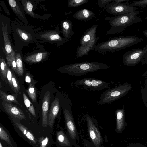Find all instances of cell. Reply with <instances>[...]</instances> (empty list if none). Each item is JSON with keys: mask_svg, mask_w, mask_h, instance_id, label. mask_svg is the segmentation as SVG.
<instances>
[{"mask_svg": "<svg viewBox=\"0 0 147 147\" xmlns=\"http://www.w3.org/2000/svg\"><path fill=\"white\" fill-rule=\"evenodd\" d=\"M143 40L137 36H121L115 37L96 45L92 49L100 53L114 52L130 47Z\"/></svg>", "mask_w": 147, "mask_h": 147, "instance_id": "cell-1", "label": "cell"}, {"mask_svg": "<svg viewBox=\"0 0 147 147\" xmlns=\"http://www.w3.org/2000/svg\"><path fill=\"white\" fill-rule=\"evenodd\" d=\"M25 80L26 82L30 83L33 81L32 76L29 73H27L26 74L25 77Z\"/></svg>", "mask_w": 147, "mask_h": 147, "instance_id": "cell-40", "label": "cell"}, {"mask_svg": "<svg viewBox=\"0 0 147 147\" xmlns=\"http://www.w3.org/2000/svg\"><path fill=\"white\" fill-rule=\"evenodd\" d=\"M145 20H147V17H145Z\"/></svg>", "mask_w": 147, "mask_h": 147, "instance_id": "cell-44", "label": "cell"}, {"mask_svg": "<svg viewBox=\"0 0 147 147\" xmlns=\"http://www.w3.org/2000/svg\"><path fill=\"white\" fill-rule=\"evenodd\" d=\"M109 68L107 65L101 62H84L65 65L60 68L59 71L70 75L80 76Z\"/></svg>", "mask_w": 147, "mask_h": 147, "instance_id": "cell-3", "label": "cell"}, {"mask_svg": "<svg viewBox=\"0 0 147 147\" xmlns=\"http://www.w3.org/2000/svg\"><path fill=\"white\" fill-rule=\"evenodd\" d=\"M128 2L121 3H108L105 8L109 14L115 16L127 14L132 12L138 8L130 6Z\"/></svg>", "mask_w": 147, "mask_h": 147, "instance_id": "cell-8", "label": "cell"}, {"mask_svg": "<svg viewBox=\"0 0 147 147\" xmlns=\"http://www.w3.org/2000/svg\"><path fill=\"white\" fill-rule=\"evenodd\" d=\"M72 107V102L70 97L67 96L66 105L63 108L66 127L68 136L72 140L74 147H79V137L73 115Z\"/></svg>", "mask_w": 147, "mask_h": 147, "instance_id": "cell-4", "label": "cell"}, {"mask_svg": "<svg viewBox=\"0 0 147 147\" xmlns=\"http://www.w3.org/2000/svg\"><path fill=\"white\" fill-rule=\"evenodd\" d=\"M57 140L58 142L65 147H74L72 140L69 136H66L62 130L58 131L57 134Z\"/></svg>", "mask_w": 147, "mask_h": 147, "instance_id": "cell-20", "label": "cell"}, {"mask_svg": "<svg viewBox=\"0 0 147 147\" xmlns=\"http://www.w3.org/2000/svg\"><path fill=\"white\" fill-rule=\"evenodd\" d=\"M145 51L144 47L142 49H134L128 51L123 55V64L127 66H134L140 61Z\"/></svg>", "mask_w": 147, "mask_h": 147, "instance_id": "cell-9", "label": "cell"}, {"mask_svg": "<svg viewBox=\"0 0 147 147\" xmlns=\"http://www.w3.org/2000/svg\"><path fill=\"white\" fill-rule=\"evenodd\" d=\"M0 72L4 78L6 79L8 68L6 63L3 58L0 59Z\"/></svg>", "mask_w": 147, "mask_h": 147, "instance_id": "cell-32", "label": "cell"}, {"mask_svg": "<svg viewBox=\"0 0 147 147\" xmlns=\"http://www.w3.org/2000/svg\"><path fill=\"white\" fill-rule=\"evenodd\" d=\"M59 99L56 98L52 103L48 117V125L52 128L55 119L58 114L60 109Z\"/></svg>", "mask_w": 147, "mask_h": 147, "instance_id": "cell-13", "label": "cell"}, {"mask_svg": "<svg viewBox=\"0 0 147 147\" xmlns=\"http://www.w3.org/2000/svg\"><path fill=\"white\" fill-rule=\"evenodd\" d=\"M11 118L14 124L23 134L33 143L36 144V141L33 134L21 123L18 119L12 116H11Z\"/></svg>", "mask_w": 147, "mask_h": 147, "instance_id": "cell-19", "label": "cell"}, {"mask_svg": "<svg viewBox=\"0 0 147 147\" xmlns=\"http://www.w3.org/2000/svg\"><path fill=\"white\" fill-rule=\"evenodd\" d=\"M16 73L19 76L22 75L24 72L23 66L21 56L19 53L16 55Z\"/></svg>", "mask_w": 147, "mask_h": 147, "instance_id": "cell-27", "label": "cell"}, {"mask_svg": "<svg viewBox=\"0 0 147 147\" xmlns=\"http://www.w3.org/2000/svg\"><path fill=\"white\" fill-rule=\"evenodd\" d=\"M12 72L8 68L7 73V82L11 89H13V85L12 84Z\"/></svg>", "mask_w": 147, "mask_h": 147, "instance_id": "cell-35", "label": "cell"}, {"mask_svg": "<svg viewBox=\"0 0 147 147\" xmlns=\"http://www.w3.org/2000/svg\"><path fill=\"white\" fill-rule=\"evenodd\" d=\"M98 24L93 25L88 29L82 36L80 41V47L83 46L90 42L96 36V33Z\"/></svg>", "mask_w": 147, "mask_h": 147, "instance_id": "cell-11", "label": "cell"}, {"mask_svg": "<svg viewBox=\"0 0 147 147\" xmlns=\"http://www.w3.org/2000/svg\"><path fill=\"white\" fill-rule=\"evenodd\" d=\"M89 0H68L67 5L68 7H76L87 3Z\"/></svg>", "mask_w": 147, "mask_h": 147, "instance_id": "cell-30", "label": "cell"}, {"mask_svg": "<svg viewBox=\"0 0 147 147\" xmlns=\"http://www.w3.org/2000/svg\"><path fill=\"white\" fill-rule=\"evenodd\" d=\"M0 147H3V146L1 142H0Z\"/></svg>", "mask_w": 147, "mask_h": 147, "instance_id": "cell-43", "label": "cell"}, {"mask_svg": "<svg viewBox=\"0 0 147 147\" xmlns=\"http://www.w3.org/2000/svg\"><path fill=\"white\" fill-rule=\"evenodd\" d=\"M113 1V0H98V5L99 7L105 8L108 3H112Z\"/></svg>", "mask_w": 147, "mask_h": 147, "instance_id": "cell-36", "label": "cell"}, {"mask_svg": "<svg viewBox=\"0 0 147 147\" xmlns=\"http://www.w3.org/2000/svg\"><path fill=\"white\" fill-rule=\"evenodd\" d=\"M22 1L24 9L27 13L31 16L34 17L35 15L32 11V4L29 1L22 0Z\"/></svg>", "mask_w": 147, "mask_h": 147, "instance_id": "cell-29", "label": "cell"}, {"mask_svg": "<svg viewBox=\"0 0 147 147\" xmlns=\"http://www.w3.org/2000/svg\"><path fill=\"white\" fill-rule=\"evenodd\" d=\"M2 104L4 109L11 116L18 119L21 120H23L26 119V117L23 112L17 106L4 101Z\"/></svg>", "mask_w": 147, "mask_h": 147, "instance_id": "cell-10", "label": "cell"}, {"mask_svg": "<svg viewBox=\"0 0 147 147\" xmlns=\"http://www.w3.org/2000/svg\"><path fill=\"white\" fill-rule=\"evenodd\" d=\"M34 81L30 83L27 90V92L29 96L33 102H36L37 99L36 89L35 86Z\"/></svg>", "mask_w": 147, "mask_h": 147, "instance_id": "cell-25", "label": "cell"}, {"mask_svg": "<svg viewBox=\"0 0 147 147\" xmlns=\"http://www.w3.org/2000/svg\"><path fill=\"white\" fill-rule=\"evenodd\" d=\"M41 36L42 38L49 40L57 42L60 45L69 41L68 39L62 38L57 32H46L42 35Z\"/></svg>", "mask_w": 147, "mask_h": 147, "instance_id": "cell-18", "label": "cell"}, {"mask_svg": "<svg viewBox=\"0 0 147 147\" xmlns=\"http://www.w3.org/2000/svg\"><path fill=\"white\" fill-rule=\"evenodd\" d=\"M17 31L19 36L23 39L27 40L29 39V36L21 29L18 28L17 29Z\"/></svg>", "mask_w": 147, "mask_h": 147, "instance_id": "cell-37", "label": "cell"}, {"mask_svg": "<svg viewBox=\"0 0 147 147\" xmlns=\"http://www.w3.org/2000/svg\"><path fill=\"white\" fill-rule=\"evenodd\" d=\"M0 97L1 99L4 101L10 103L13 102L18 105H20V103L16 98V96L14 95H9L0 90Z\"/></svg>", "mask_w": 147, "mask_h": 147, "instance_id": "cell-24", "label": "cell"}, {"mask_svg": "<svg viewBox=\"0 0 147 147\" xmlns=\"http://www.w3.org/2000/svg\"><path fill=\"white\" fill-rule=\"evenodd\" d=\"M131 88L130 84L125 83L109 88L102 92L97 103L103 105L112 103L125 96Z\"/></svg>", "mask_w": 147, "mask_h": 147, "instance_id": "cell-5", "label": "cell"}, {"mask_svg": "<svg viewBox=\"0 0 147 147\" xmlns=\"http://www.w3.org/2000/svg\"><path fill=\"white\" fill-rule=\"evenodd\" d=\"M88 127L89 136L95 147H103V140L98 128L96 119L89 115L84 116Z\"/></svg>", "mask_w": 147, "mask_h": 147, "instance_id": "cell-7", "label": "cell"}, {"mask_svg": "<svg viewBox=\"0 0 147 147\" xmlns=\"http://www.w3.org/2000/svg\"><path fill=\"white\" fill-rule=\"evenodd\" d=\"M129 5L133 7H147V0L135 1Z\"/></svg>", "mask_w": 147, "mask_h": 147, "instance_id": "cell-34", "label": "cell"}, {"mask_svg": "<svg viewBox=\"0 0 147 147\" xmlns=\"http://www.w3.org/2000/svg\"><path fill=\"white\" fill-rule=\"evenodd\" d=\"M23 96L24 104L28 109L34 117H35V110L32 104L24 92L23 93Z\"/></svg>", "mask_w": 147, "mask_h": 147, "instance_id": "cell-28", "label": "cell"}, {"mask_svg": "<svg viewBox=\"0 0 147 147\" xmlns=\"http://www.w3.org/2000/svg\"></svg>", "mask_w": 147, "mask_h": 147, "instance_id": "cell-45", "label": "cell"}, {"mask_svg": "<svg viewBox=\"0 0 147 147\" xmlns=\"http://www.w3.org/2000/svg\"><path fill=\"white\" fill-rule=\"evenodd\" d=\"M116 131L119 133H121L124 130L126 126L125 120L124 108V106L122 109H118L116 111Z\"/></svg>", "mask_w": 147, "mask_h": 147, "instance_id": "cell-14", "label": "cell"}, {"mask_svg": "<svg viewBox=\"0 0 147 147\" xmlns=\"http://www.w3.org/2000/svg\"><path fill=\"white\" fill-rule=\"evenodd\" d=\"M0 138L1 140L7 142L10 146H13L9 136L1 126H0Z\"/></svg>", "mask_w": 147, "mask_h": 147, "instance_id": "cell-31", "label": "cell"}, {"mask_svg": "<svg viewBox=\"0 0 147 147\" xmlns=\"http://www.w3.org/2000/svg\"><path fill=\"white\" fill-rule=\"evenodd\" d=\"M95 15V14L92 11L84 9L77 11L73 16L74 18L76 20L86 21L94 18Z\"/></svg>", "mask_w": 147, "mask_h": 147, "instance_id": "cell-16", "label": "cell"}, {"mask_svg": "<svg viewBox=\"0 0 147 147\" xmlns=\"http://www.w3.org/2000/svg\"><path fill=\"white\" fill-rule=\"evenodd\" d=\"M6 59L9 66L11 67L12 70L16 73V55L14 51L9 55L6 54Z\"/></svg>", "mask_w": 147, "mask_h": 147, "instance_id": "cell-26", "label": "cell"}, {"mask_svg": "<svg viewBox=\"0 0 147 147\" xmlns=\"http://www.w3.org/2000/svg\"><path fill=\"white\" fill-rule=\"evenodd\" d=\"M144 47L145 51L140 62L143 64H147V45Z\"/></svg>", "mask_w": 147, "mask_h": 147, "instance_id": "cell-38", "label": "cell"}, {"mask_svg": "<svg viewBox=\"0 0 147 147\" xmlns=\"http://www.w3.org/2000/svg\"><path fill=\"white\" fill-rule=\"evenodd\" d=\"M73 23L70 20L66 19L62 22V33L64 37L67 39L71 38L74 35L73 30Z\"/></svg>", "mask_w": 147, "mask_h": 147, "instance_id": "cell-17", "label": "cell"}, {"mask_svg": "<svg viewBox=\"0 0 147 147\" xmlns=\"http://www.w3.org/2000/svg\"><path fill=\"white\" fill-rule=\"evenodd\" d=\"M50 100V92L48 90L44 95L42 104V123L44 127L48 125V113Z\"/></svg>", "mask_w": 147, "mask_h": 147, "instance_id": "cell-12", "label": "cell"}, {"mask_svg": "<svg viewBox=\"0 0 147 147\" xmlns=\"http://www.w3.org/2000/svg\"><path fill=\"white\" fill-rule=\"evenodd\" d=\"M142 33L147 38V30L143 31Z\"/></svg>", "mask_w": 147, "mask_h": 147, "instance_id": "cell-42", "label": "cell"}, {"mask_svg": "<svg viewBox=\"0 0 147 147\" xmlns=\"http://www.w3.org/2000/svg\"><path fill=\"white\" fill-rule=\"evenodd\" d=\"M47 52H39L30 55L27 57L25 60L30 63H37L41 61L46 57Z\"/></svg>", "mask_w": 147, "mask_h": 147, "instance_id": "cell-22", "label": "cell"}, {"mask_svg": "<svg viewBox=\"0 0 147 147\" xmlns=\"http://www.w3.org/2000/svg\"><path fill=\"white\" fill-rule=\"evenodd\" d=\"M49 139L47 137H46L43 140H42L40 142V147H45L47 145Z\"/></svg>", "mask_w": 147, "mask_h": 147, "instance_id": "cell-39", "label": "cell"}, {"mask_svg": "<svg viewBox=\"0 0 147 147\" xmlns=\"http://www.w3.org/2000/svg\"><path fill=\"white\" fill-rule=\"evenodd\" d=\"M8 1L11 8L16 15L22 20L26 21L16 1L14 0H9Z\"/></svg>", "mask_w": 147, "mask_h": 147, "instance_id": "cell-23", "label": "cell"}, {"mask_svg": "<svg viewBox=\"0 0 147 147\" xmlns=\"http://www.w3.org/2000/svg\"><path fill=\"white\" fill-rule=\"evenodd\" d=\"M74 84L80 90L99 91L109 88L111 83L98 79L88 78L78 80L74 82Z\"/></svg>", "mask_w": 147, "mask_h": 147, "instance_id": "cell-6", "label": "cell"}, {"mask_svg": "<svg viewBox=\"0 0 147 147\" xmlns=\"http://www.w3.org/2000/svg\"><path fill=\"white\" fill-rule=\"evenodd\" d=\"M1 24L5 49L6 53V54L9 55L14 51L12 49L11 45L8 38L7 28L2 22Z\"/></svg>", "mask_w": 147, "mask_h": 147, "instance_id": "cell-21", "label": "cell"}, {"mask_svg": "<svg viewBox=\"0 0 147 147\" xmlns=\"http://www.w3.org/2000/svg\"><path fill=\"white\" fill-rule=\"evenodd\" d=\"M99 39L98 37L96 36L88 44L82 47L78 46L77 47L76 58H78L84 56L92 50L96 45Z\"/></svg>", "mask_w": 147, "mask_h": 147, "instance_id": "cell-15", "label": "cell"}, {"mask_svg": "<svg viewBox=\"0 0 147 147\" xmlns=\"http://www.w3.org/2000/svg\"><path fill=\"white\" fill-rule=\"evenodd\" d=\"M129 0H113V1L112 3H121Z\"/></svg>", "mask_w": 147, "mask_h": 147, "instance_id": "cell-41", "label": "cell"}, {"mask_svg": "<svg viewBox=\"0 0 147 147\" xmlns=\"http://www.w3.org/2000/svg\"><path fill=\"white\" fill-rule=\"evenodd\" d=\"M12 90L16 93H19L20 89L19 83L16 76L12 72Z\"/></svg>", "mask_w": 147, "mask_h": 147, "instance_id": "cell-33", "label": "cell"}, {"mask_svg": "<svg viewBox=\"0 0 147 147\" xmlns=\"http://www.w3.org/2000/svg\"><path fill=\"white\" fill-rule=\"evenodd\" d=\"M139 13L138 11L113 17H106L105 19L108 21L111 26L107 32L109 35H115L123 33L125 29L133 24L140 22L142 24L141 18L137 15Z\"/></svg>", "mask_w": 147, "mask_h": 147, "instance_id": "cell-2", "label": "cell"}]
</instances>
